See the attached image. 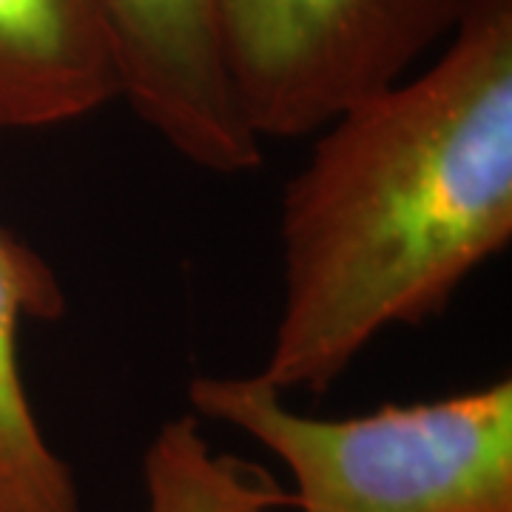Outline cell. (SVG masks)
Wrapping results in <instances>:
<instances>
[{
    "mask_svg": "<svg viewBox=\"0 0 512 512\" xmlns=\"http://www.w3.org/2000/svg\"><path fill=\"white\" fill-rule=\"evenodd\" d=\"M123 97L100 0H0V128L72 123Z\"/></svg>",
    "mask_w": 512,
    "mask_h": 512,
    "instance_id": "5",
    "label": "cell"
},
{
    "mask_svg": "<svg viewBox=\"0 0 512 512\" xmlns=\"http://www.w3.org/2000/svg\"><path fill=\"white\" fill-rule=\"evenodd\" d=\"M63 311L46 259L0 228V512H83L74 470L46 441L20 370V328Z\"/></svg>",
    "mask_w": 512,
    "mask_h": 512,
    "instance_id": "6",
    "label": "cell"
},
{
    "mask_svg": "<svg viewBox=\"0 0 512 512\" xmlns=\"http://www.w3.org/2000/svg\"><path fill=\"white\" fill-rule=\"evenodd\" d=\"M473 0H217L222 72L256 140L313 137L450 40Z\"/></svg>",
    "mask_w": 512,
    "mask_h": 512,
    "instance_id": "3",
    "label": "cell"
},
{
    "mask_svg": "<svg viewBox=\"0 0 512 512\" xmlns=\"http://www.w3.org/2000/svg\"><path fill=\"white\" fill-rule=\"evenodd\" d=\"M282 197L279 393H328L384 330L439 316L512 237V0L313 134Z\"/></svg>",
    "mask_w": 512,
    "mask_h": 512,
    "instance_id": "1",
    "label": "cell"
},
{
    "mask_svg": "<svg viewBox=\"0 0 512 512\" xmlns=\"http://www.w3.org/2000/svg\"><path fill=\"white\" fill-rule=\"evenodd\" d=\"M123 66V100L185 163L245 174L262 163L222 72L217 0H100Z\"/></svg>",
    "mask_w": 512,
    "mask_h": 512,
    "instance_id": "4",
    "label": "cell"
},
{
    "mask_svg": "<svg viewBox=\"0 0 512 512\" xmlns=\"http://www.w3.org/2000/svg\"><path fill=\"white\" fill-rule=\"evenodd\" d=\"M148 512H274L291 507L265 470L217 456L202 439L197 416L160 427L143 461Z\"/></svg>",
    "mask_w": 512,
    "mask_h": 512,
    "instance_id": "7",
    "label": "cell"
},
{
    "mask_svg": "<svg viewBox=\"0 0 512 512\" xmlns=\"http://www.w3.org/2000/svg\"><path fill=\"white\" fill-rule=\"evenodd\" d=\"M188 402L271 450L299 512H512L510 379L350 419L299 413L256 373L197 376Z\"/></svg>",
    "mask_w": 512,
    "mask_h": 512,
    "instance_id": "2",
    "label": "cell"
}]
</instances>
